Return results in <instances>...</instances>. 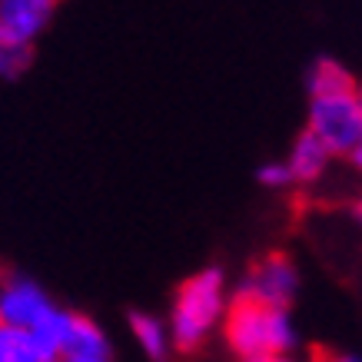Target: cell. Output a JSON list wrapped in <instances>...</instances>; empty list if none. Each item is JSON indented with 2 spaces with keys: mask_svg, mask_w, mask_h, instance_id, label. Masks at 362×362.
<instances>
[{
  "mask_svg": "<svg viewBox=\"0 0 362 362\" xmlns=\"http://www.w3.org/2000/svg\"><path fill=\"white\" fill-rule=\"evenodd\" d=\"M0 362H54L33 339V332L0 326Z\"/></svg>",
  "mask_w": 362,
  "mask_h": 362,
  "instance_id": "cell-11",
  "label": "cell"
},
{
  "mask_svg": "<svg viewBox=\"0 0 362 362\" xmlns=\"http://www.w3.org/2000/svg\"><path fill=\"white\" fill-rule=\"evenodd\" d=\"M349 213H352V220H356V223L362 226V197H359V199H352V203H349Z\"/></svg>",
  "mask_w": 362,
  "mask_h": 362,
  "instance_id": "cell-15",
  "label": "cell"
},
{
  "mask_svg": "<svg viewBox=\"0 0 362 362\" xmlns=\"http://www.w3.org/2000/svg\"><path fill=\"white\" fill-rule=\"evenodd\" d=\"M332 156H349L362 143V110L359 97L352 93H329L309 100V127Z\"/></svg>",
  "mask_w": 362,
  "mask_h": 362,
  "instance_id": "cell-3",
  "label": "cell"
},
{
  "mask_svg": "<svg viewBox=\"0 0 362 362\" xmlns=\"http://www.w3.org/2000/svg\"><path fill=\"white\" fill-rule=\"evenodd\" d=\"M243 293H250L252 299H259L266 306H276V309H286L293 303L299 289V273H296V263L286 256L283 250H269L263 252L259 259L250 263V273L243 279L240 286Z\"/></svg>",
  "mask_w": 362,
  "mask_h": 362,
  "instance_id": "cell-4",
  "label": "cell"
},
{
  "mask_svg": "<svg viewBox=\"0 0 362 362\" xmlns=\"http://www.w3.org/2000/svg\"><path fill=\"white\" fill-rule=\"evenodd\" d=\"M54 309V299L44 293V286L27 276H7L0 283V326L30 332L40 326V319Z\"/></svg>",
  "mask_w": 362,
  "mask_h": 362,
  "instance_id": "cell-5",
  "label": "cell"
},
{
  "mask_svg": "<svg viewBox=\"0 0 362 362\" xmlns=\"http://www.w3.org/2000/svg\"><path fill=\"white\" fill-rule=\"evenodd\" d=\"M130 329L140 342V349L150 356V362H166L170 359V349H173V339H170V326H163L156 316L150 313H133L130 316Z\"/></svg>",
  "mask_w": 362,
  "mask_h": 362,
  "instance_id": "cell-9",
  "label": "cell"
},
{
  "mask_svg": "<svg viewBox=\"0 0 362 362\" xmlns=\"http://www.w3.org/2000/svg\"><path fill=\"white\" fill-rule=\"evenodd\" d=\"M54 17L50 0H0V40L33 47Z\"/></svg>",
  "mask_w": 362,
  "mask_h": 362,
  "instance_id": "cell-6",
  "label": "cell"
},
{
  "mask_svg": "<svg viewBox=\"0 0 362 362\" xmlns=\"http://www.w3.org/2000/svg\"><path fill=\"white\" fill-rule=\"evenodd\" d=\"M356 97H359V110H362V87H359V90H356Z\"/></svg>",
  "mask_w": 362,
  "mask_h": 362,
  "instance_id": "cell-18",
  "label": "cell"
},
{
  "mask_svg": "<svg viewBox=\"0 0 362 362\" xmlns=\"http://www.w3.org/2000/svg\"><path fill=\"white\" fill-rule=\"evenodd\" d=\"M329 156L332 153L316 140V136H313V133L303 130L296 136V143H293V150H289V160H286V166H289V176H293V183H299V187L316 183L319 176L326 173Z\"/></svg>",
  "mask_w": 362,
  "mask_h": 362,
  "instance_id": "cell-7",
  "label": "cell"
},
{
  "mask_svg": "<svg viewBox=\"0 0 362 362\" xmlns=\"http://www.w3.org/2000/svg\"><path fill=\"white\" fill-rule=\"evenodd\" d=\"M30 60H33V47L0 40V80H13L21 74H27Z\"/></svg>",
  "mask_w": 362,
  "mask_h": 362,
  "instance_id": "cell-12",
  "label": "cell"
},
{
  "mask_svg": "<svg viewBox=\"0 0 362 362\" xmlns=\"http://www.w3.org/2000/svg\"><path fill=\"white\" fill-rule=\"evenodd\" d=\"M226 342L243 362L252 359H279L293 349V322L286 316V309L266 306L250 293L236 289L233 303L226 306Z\"/></svg>",
  "mask_w": 362,
  "mask_h": 362,
  "instance_id": "cell-1",
  "label": "cell"
},
{
  "mask_svg": "<svg viewBox=\"0 0 362 362\" xmlns=\"http://www.w3.org/2000/svg\"><path fill=\"white\" fill-rule=\"evenodd\" d=\"M349 160H352V166H356V170L362 173V143H359V146H356V150L349 153Z\"/></svg>",
  "mask_w": 362,
  "mask_h": 362,
  "instance_id": "cell-16",
  "label": "cell"
},
{
  "mask_svg": "<svg viewBox=\"0 0 362 362\" xmlns=\"http://www.w3.org/2000/svg\"><path fill=\"white\" fill-rule=\"evenodd\" d=\"M309 362H362V359H356V356H342V352H332V349H326V346H313Z\"/></svg>",
  "mask_w": 362,
  "mask_h": 362,
  "instance_id": "cell-14",
  "label": "cell"
},
{
  "mask_svg": "<svg viewBox=\"0 0 362 362\" xmlns=\"http://www.w3.org/2000/svg\"><path fill=\"white\" fill-rule=\"evenodd\" d=\"M110 359V339L107 332L100 329L93 319L87 316H74V326H70V339H66V352L64 359Z\"/></svg>",
  "mask_w": 362,
  "mask_h": 362,
  "instance_id": "cell-8",
  "label": "cell"
},
{
  "mask_svg": "<svg viewBox=\"0 0 362 362\" xmlns=\"http://www.w3.org/2000/svg\"><path fill=\"white\" fill-rule=\"evenodd\" d=\"M259 183L269 189H283L293 183V176H289V166L286 163H266L259 166Z\"/></svg>",
  "mask_w": 362,
  "mask_h": 362,
  "instance_id": "cell-13",
  "label": "cell"
},
{
  "mask_svg": "<svg viewBox=\"0 0 362 362\" xmlns=\"http://www.w3.org/2000/svg\"><path fill=\"white\" fill-rule=\"evenodd\" d=\"M60 362H110V359H77L74 356V359H60Z\"/></svg>",
  "mask_w": 362,
  "mask_h": 362,
  "instance_id": "cell-17",
  "label": "cell"
},
{
  "mask_svg": "<svg viewBox=\"0 0 362 362\" xmlns=\"http://www.w3.org/2000/svg\"><path fill=\"white\" fill-rule=\"evenodd\" d=\"M359 90V83L352 80V74L336 60H316L309 70V100L313 97H329V93H352Z\"/></svg>",
  "mask_w": 362,
  "mask_h": 362,
  "instance_id": "cell-10",
  "label": "cell"
},
{
  "mask_svg": "<svg viewBox=\"0 0 362 362\" xmlns=\"http://www.w3.org/2000/svg\"><path fill=\"white\" fill-rule=\"evenodd\" d=\"M226 279L216 266L199 269L176 289L173 313H170V339L173 349L189 356L209 339L216 322L226 316Z\"/></svg>",
  "mask_w": 362,
  "mask_h": 362,
  "instance_id": "cell-2",
  "label": "cell"
}]
</instances>
